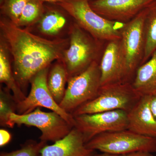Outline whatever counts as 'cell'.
I'll return each instance as SVG.
<instances>
[{
  "mask_svg": "<svg viewBox=\"0 0 156 156\" xmlns=\"http://www.w3.org/2000/svg\"><path fill=\"white\" fill-rule=\"evenodd\" d=\"M0 27L14 61V75L20 88L25 87L41 70L62 60L69 39L50 40L34 34L2 16Z\"/></svg>",
  "mask_w": 156,
  "mask_h": 156,
  "instance_id": "obj_1",
  "label": "cell"
},
{
  "mask_svg": "<svg viewBox=\"0 0 156 156\" xmlns=\"http://www.w3.org/2000/svg\"><path fill=\"white\" fill-rule=\"evenodd\" d=\"M69 14L81 28L98 41L121 39V30L126 23L102 17L91 8L89 0H63L57 3Z\"/></svg>",
  "mask_w": 156,
  "mask_h": 156,
  "instance_id": "obj_2",
  "label": "cell"
},
{
  "mask_svg": "<svg viewBox=\"0 0 156 156\" xmlns=\"http://www.w3.org/2000/svg\"><path fill=\"white\" fill-rule=\"evenodd\" d=\"M141 97L130 82L108 84L101 87L95 98L81 105L72 114L75 116L115 110L128 112Z\"/></svg>",
  "mask_w": 156,
  "mask_h": 156,
  "instance_id": "obj_3",
  "label": "cell"
},
{
  "mask_svg": "<svg viewBox=\"0 0 156 156\" xmlns=\"http://www.w3.org/2000/svg\"><path fill=\"white\" fill-rule=\"evenodd\" d=\"M85 145L92 150L119 155L137 151L156 153V138L136 134L128 129L99 134Z\"/></svg>",
  "mask_w": 156,
  "mask_h": 156,
  "instance_id": "obj_4",
  "label": "cell"
},
{
  "mask_svg": "<svg viewBox=\"0 0 156 156\" xmlns=\"http://www.w3.org/2000/svg\"><path fill=\"white\" fill-rule=\"evenodd\" d=\"M98 41L77 23L72 26L69 44L61 60L66 68L68 79L83 72L97 60L99 50Z\"/></svg>",
  "mask_w": 156,
  "mask_h": 156,
  "instance_id": "obj_5",
  "label": "cell"
},
{
  "mask_svg": "<svg viewBox=\"0 0 156 156\" xmlns=\"http://www.w3.org/2000/svg\"><path fill=\"white\" fill-rule=\"evenodd\" d=\"M63 99L59 105L65 111L72 114L84 104L98 95L101 85L99 63L93 62L83 72L69 78Z\"/></svg>",
  "mask_w": 156,
  "mask_h": 156,
  "instance_id": "obj_6",
  "label": "cell"
},
{
  "mask_svg": "<svg viewBox=\"0 0 156 156\" xmlns=\"http://www.w3.org/2000/svg\"><path fill=\"white\" fill-rule=\"evenodd\" d=\"M24 125L36 127L41 132V141L56 142L66 136L74 128L56 112L42 111L37 108L29 113L19 115L12 113L9 117L8 127Z\"/></svg>",
  "mask_w": 156,
  "mask_h": 156,
  "instance_id": "obj_7",
  "label": "cell"
},
{
  "mask_svg": "<svg viewBox=\"0 0 156 156\" xmlns=\"http://www.w3.org/2000/svg\"><path fill=\"white\" fill-rule=\"evenodd\" d=\"M147 8L126 23L121 30L120 41L126 62L127 80L130 83L141 65L144 55V23Z\"/></svg>",
  "mask_w": 156,
  "mask_h": 156,
  "instance_id": "obj_8",
  "label": "cell"
},
{
  "mask_svg": "<svg viewBox=\"0 0 156 156\" xmlns=\"http://www.w3.org/2000/svg\"><path fill=\"white\" fill-rule=\"evenodd\" d=\"M49 67L37 73L30 81L29 94L23 100L17 104L18 114L29 113L37 108H45L56 112L68 122L75 127V120L72 114L65 111L56 103L50 92L48 85Z\"/></svg>",
  "mask_w": 156,
  "mask_h": 156,
  "instance_id": "obj_9",
  "label": "cell"
},
{
  "mask_svg": "<svg viewBox=\"0 0 156 156\" xmlns=\"http://www.w3.org/2000/svg\"><path fill=\"white\" fill-rule=\"evenodd\" d=\"M74 117L75 127L82 133L85 144L102 133L128 128V112L123 110L78 115Z\"/></svg>",
  "mask_w": 156,
  "mask_h": 156,
  "instance_id": "obj_10",
  "label": "cell"
},
{
  "mask_svg": "<svg viewBox=\"0 0 156 156\" xmlns=\"http://www.w3.org/2000/svg\"><path fill=\"white\" fill-rule=\"evenodd\" d=\"M156 0H93L92 9L105 19L126 23Z\"/></svg>",
  "mask_w": 156,
  "mask_h": 156,
  "instance_id": "obj_11",
  "label": "cell"
},
{
  "mask_svg": "<svg viewBox=\"0 0 156 156\" xmlns=\"http://www.w3.org/2000/svg\"><path fill=\"white\" fill-rule=\"evenodd\" d=\"M120 40L108 42L104 51L99 63L101 87L119 82H128Z\"/></svg>",
  "mask_w": 156,
  "mask_h": 156,
  "instance_id": "obj_12",
  "label": "cell"
},
{
  "mask_svg": "<svg viewBox=\"0 0 156 156\" xmlns=\"http://www.w3.org/2000/svg\"><path fill=\"white\" fill-rule=\"evenodd\" d=\"M151 96H142L128 112L129 131L156 138V118L151 107Z\"/></svg>",
  "mask_w": 156,
  "mask_h": 156,
  "instance_id": "obj_13",
  "label": "cell"
},
{
  "mask_svg": "<svg viewBox=\"0 0 156 156\" xmlns=\"http://www.w3.org/2000/svg\"><path fill=\"white\" fill-rule=\"evenodd\" d=\"M94 151L86 147L82 133L74 127L62 139L45 145L40 153L41 156H92Z\"/></svg>",
  "mask_w": 156,
  "mask_h": 156,
  "instance_id": "obj_14",
  "label": "cell"
},
{
  "mask_svg": "<svg viewBox=\"0 0 156 156\" xmlns=\"http://www.w3.org/2000/svg\"><path fill=\"white\" fill-rule=\"evenodd\" d=\"M44 12L37 23L38 29L45 35L56 36L65 28L70 16L56 3H44Z\"/></svg>",
  "mask_w": 156,
  "mask_h": 156,
  "instance_id": "obj_15",
  "label": "cell"
},
{
  "mask_svg": "<svg viewBox=\"0 0 156 156\" xmlns=\"http://www.w3.org/2000/svg\"><path fill=\"white\" fill-rule=\"evenodd\" d=\"M131 84L141 97L156 95V50L137 68Z\"/></svg>",
  "mask_w": 156,
  "mask_h": 156,
  "instance_id": "obj_16",
  "label": "cell"
},
{
  "mask_svg": "<svg viewBox=\"0 0 156 156\" xmlns=\"http://www.w3.org/2000/svg\"><path fill=\"white\" fill-rule=\"evenodd\" d=\"M0 45V81L5 84L7 88L13 92V97L17 104L26 96L22 92L14 77L11 69L9 59V51L6 43L1 38Z\"/></svg>",
  "mask_w": 156,
  "mask_h": 156,
  "instance_id": "obj_17",
  "label": "cell"
},
{
  "mask_svg": "<svg viewBox=\"0 0 156 156\" xmlns=\"http://www.w3.org/2000/svg\"><path fill=\"white\" fill-rule=\"evenodd\" d=\"M68 80L66 68L61 60L54 64L49 72L48 85L55 101L59 105L64 98L66 84Z\"/></svg>",
  "mask_w": 156,
  "mask_h": 156,
  "instance_id": "obj_18",
  "label": "cell"
},
{
  "mask_svg": "<svg viewBox=\"0 0 156 156\" xmlns=\"http://www.w3.org/2000/svg\"><path fill=\"white\" fill-rule=\"evenodd\" d=\"M144 30L145 48L140 66L146 62L156 50V0L147 7Z\"/></svg>",
  "mask_w": 156,
  "mask_h": 156,
  "instance_id": "obj_19",
  "label": "cell"
},
{
  "mask_svg": "<svg viewBox=\"0 0 156 156\" xmlns=\"http://www.w3.org/2000/svg\"><path fill=\"white\" fill-rule=\"evenodd\" d=\"M45 11V5L41 0H29L23 10L17 26L29 27L37 23Z\"/></svg>",
  "mask_w": 156,
  "mask_h": 156,
  "instance_id": "obj_20",
  "label": "cell"
},
{
  "mask_svg": "<svg viewBox=\"0 0 156 156\" xmlns=\"http://www.w3.org/2000/svg\"><path fill=\"white\" fill-rule=\"evenodd\" d=\"M29 0H0L2 16L17 25L23 9Z\"/></svg>",
  "mask_w": 156,
  "mask_h": 156,
  "instance_id": "obj_21",
  "label": "cell"
},
{
  "mask_svg": "<svg viewBox=\"0 0 156 156\" xmlns=\"http://www.w3.org/2000/svg\"><path fill=\"white\" fill-rule=\"evenodd\" d=\"M17 111V103L8 88H1L0 91V124L8 127L9 117L12 113Z\"/></svg>",
  "mask_w": 156,
  "mask_h": 156,
  "instance_id": "obj_22",
  "label": "cell"
},
{
  "mask_svg": "<svg viewBox=\"0 0 156 156\" xmlns=\"http://www.w3.org/2000/svg\"><path fill=\"white\" fill-rule=\"evenodd\" d=\"M46 144L47 142L41 140L39 142L29 140L20 149L11 152L1 153L0 156H41V151Z\"/></svg>",
  "mask_w": 156,
  "mask_h": 156,
  "instance_id": "obj_23",
  "label": "cell"
},
{
  "mask_svg": "<svg viewBox=\"0 0 156 156\" xmlns=\"http://www.w3.org/2000/svg\"><path fill=\"white\" fill-rule=\"evenodd\" d=\"M11 139V135L9 131L5 129L0 130V146L3 147L8 144Z\"/></svg>",
  "mask_w": 156,
  "mask_h": 156,
  "instance_id": "obj_24",
  "label": "cell"
},
{
  "mask_svg": "<svg viewBox=\"0 0 156 156\" xmlns=\"http://www.w3.org/2000/svg\"><path fill=\"white\" fill-rule=\"evenodd\" d=\"M152 154L147 151H137L122 155L121 156H155Z\"/></svg>",
  "mask_w": 156,
  "mask_h": 156,
  "instance_id": "obj_25",
  "label": "cell"
},
{
  "mask_svg": "<svg viewBox=\"0 0 156 156\" xmlns=\"http://www.w3.org/2000/svg\"><path fill=\"white\" fill-rule=\"evenodd\" d=\"M151 107L154 115L156 118V95L151 97Z\"/></svg>",
  "mask_w": 156,
  "mask_h": 156,
  "instance_id": "obj_26",
  "label": "cell"
},
{
  "mask_svg": "<svg viewBox=\"0 0 156 156\" xmlns=\"http://www.w3.org/2000/svg\"><path fill=\"white\" fill-rule=\"evenodd\" d=\"M92 156H121L119 155L112 154L106 153H102V154H98L92 155Z\"/></svg>",
  "mask_w": 156,
  "mask_h": 156,
  "instance_id": "obj_27",
  "label": "cell"
},
{
  "mask_svg": "<svg viewBox=\"0 0 156 156\" xmlns=\"http://www.w3.org/2000/svg\"><path fill=\"white\" fill-rule=\"evenodd\" d=\"M44 3H57L61 2L63 0H41Z\"/></svg>",
  "mask_w": 156,
  "mask_h": 156,
  "instance_id": "obj_28",
  "label": "cell"
},
{
  "mask_svg": "<svg viewBox=\"0 0 156 156\" xmlns=\"http://www.w3.org/2000/svg\"><path fill=\"white\" fill-rule=\"evenodd\" d=\"M93 1V0H89V1Z\"/></svg>",
  "mask_w": 156,
  "mask_h": 156,
  "instance_id": "obj_29",
  "label": "cell"
}]
</instances>
